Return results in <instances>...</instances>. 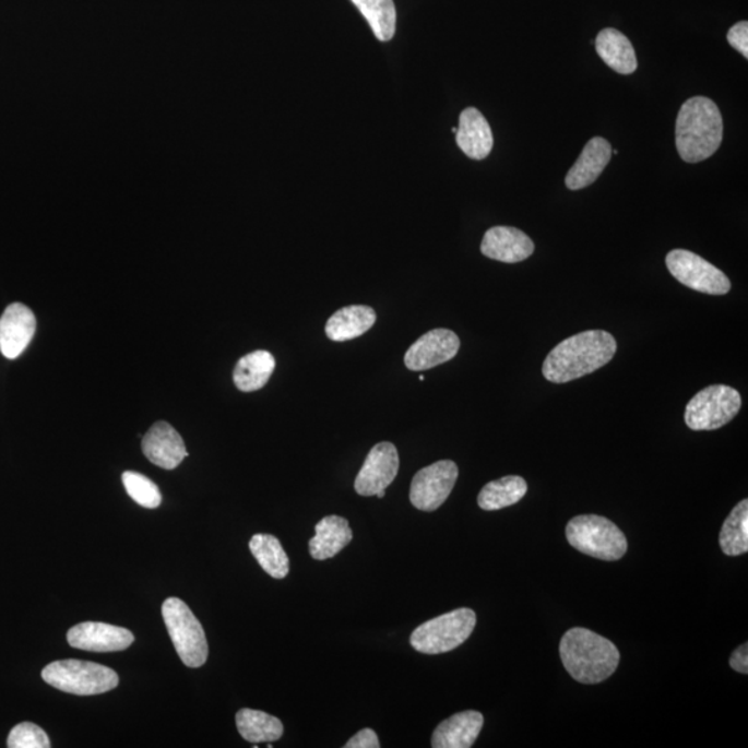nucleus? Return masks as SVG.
<instances>
[{"label":"nucleus","mask_w":748,"mask_h":748,"mask_svg":"<svg viewBox=\"0 0 748 748\" xmlns=\"http://www.w3.org/2000/svg\"><path fill=\"white\" fill-rule=\"evenodd\" d=\"M616 353L617 342L610 333L586 330L556 345L542 365V373L551 383H569L603 368Z\"/></svg>","instance_id":"f257e3e1"},{"label":"nucleus","mask_w":748,"mask_h":748,"mask_svg":"<svg viewBox=\"0 0 748 748\" xmlns=\"http://www.w3.org/2000/svg\"><path fill=\"white\" fill-rule=\"evenodd\" d=\"M724 138L719 106L709 97H691L680 107L675 123V144L680 158L698 164L714 156Z\"/></svg>","instance_id":"f03ea898"},{"label":"nucleus","mask_w":748,"mask_h":748,"mask_svg":"<svg viewBox=\"0 0 748 748\" xmlns=\"http://www.w3.org/2000/svg\"><path fill=\"white\" fill-rule=\"evenodd\" d=\"M560 657L567 673L585 685L610 678L620 664L616 644L585 628H572L563 634Z\"/></svg>","instance_id":"7ed1b4c3"},{"label":"nucleus","mask_w":748,"mask_h":748,"mask_svg":"<svg viewBox=\"0 0 748 748\" xmlns=\"http://www.w3.org/2000/svg\"><path fill=\"white\" fill-rule=\"evenodd\" d=\"M566 536L572 548L601 560H620L628 550L626 535L602 515H577L567 524Z\"/></svg>","instance_id":"20e7f679"},{"label":"nucleus","mask_w":748,"mask_h":748,"mask_svg":"<svg viewBox=\"0 0 748 748\" xmlns=\"http://www.w3.org/2000/svg\"><path fill=\"white\" fill-rule=\"evenodd\" d=\"M43 678L51 688L76 696H95L116 689L120 678L115 669L81 660H60L46 665Z\"/></svg>","instance_id":"39448f33"},{"label":"nucleus","mask_w":748,"mask_h":748,"mask_svg":"<svg viewBox=\"0 0 748 748\" xmlns=\"http://www.w3.org/2000/svg\"><path fill=\"white\" fill-rule=\"evenodd\" d=\"M163 618L186 667L200 668L204 665L209 658L207 638L189 606L178 597H168L163 605Z\"/></svg>","instance_id":"423d86ee"},{"label":"nucleus","mask_w":748,"mask_h":748,"mask_svg":"<svg viewBox=\"0 0 748 748\" xmlns=\"http://www.w3.org/2000/svg\"><path fill=\"white\" fill-rule=\"evenodd\" d=\"M477 616L472 608H458L432 618L416 628L411 637L412 648L423 654L452 652L471 638Z\"/></svg>","instance_id":"0eeeda50"},{"label":"nucleus","mask_w":748,"mask_h":748,"mask_svg":"<svg viewBox=\"0 0 748 748\" xmlns=\"http://www.w3.org/2000/svg\"><path fill=\"white\" fill-rule=\"evenodd\" d=\"M741 407L740 392L729 385L707 387L685 409L686 426L693 431H713L735 419Z\"/></svg>","instance_id":"6e6552de"},{"label":"nucleus","mask_w":748,"mask_h":748,"mask_svg":"<svg viewBox=\"0 0 748 748\" xmlns=\"http://www.w3.org/2000/svg\"><path fill=\"white\" fill-rule=\"evenodd\" d=\"M670 275L684 286L710 296H724L731 292V281L719 268L688 250H673L665 258Z\"/></svg>","instance_id":"1a4fd4ad"},{"label":"nucleus","mask_w":748,"mask_h":748,"mask_svg":"<svg viewBox=\"0 0 748 748\" xmlns=\"http://www.w3.org/2000/svg\"><path fill=\"white\" fill-rule=\"evenodd\" d=\"M459 476L455 462L440 461L416 473L411 485V502L423 512H435L441 508Z\"/></svg>","instance_id":"9d476101"},{"label":"nucleus","mask_w":748,"mask_h":748,"mask_svg":"<svg viewBox=\"0 0 748 748\" xmlns=\"http://www.w3.org/2000/svg\"><path fill=\"white\" fill-rule=\"evenodd\" d=\"M400 471V455L394 443L380 442L370 449L363 468L355 478V491L363 497H376L394 482Z\"/></svg>","instance_id":"9b49d317"},{"label":"nucleus","mask_w":748,"mask_h":748,"mask_svg":"<svg viewBox=\"0 0 748 748\" xmlns=\"http://www.w3.org/2000/svg\"><path fill=\"white\" fill-rule=\"evenodd\" d=\"M459 348L461 340L452 330H430L406 351L405 366L414 371L432 369L455 358Z\"/></svg>","instance_id":"f8f14e48"},{"label":"nucleus","mask_w":748,"mask_h":748,"mask_svg":"<svg viewBox=\"0 0 748 748\" xmlns=\"http://www.w3.org/2000/svg\"><path fill=\"white\" fill-rule=\"evenodd\" d=\"M67 641L74 649L85 652L111 653L127 650L135 637L126 628L105 622H82L67 633Z\"/></svg>","instance_id":"ddd939ff"},{"label":"nucleus","mask_w":748,"mask_h":748,"mask_svg":"<svg viewBox=\"0 0 748 748\" xmlns=\"http://www.w3.org/2000/svg\"><path fill=\"white\" fill-rule=\"evenodd\" d=\"M36 330L35 314L23 304H12L0 318V353L19 358L28 347Z\"/></svg>","instance_id":"4468645a"},{"label":"nucleus","mask_w":748,"mask_h":748,"mask_svg":"<svg viewBox=\"0 0 748 748\" xmlns=\"http://www.w3.org/2000/svg\"><path fill=\"white\" fill-rule=\"evenodd\" d=\"M144 456L165 471H174L189 453L179 432L167 422H157L143 437Z\"/></svg>","instance_id":"2eb2a0df"},{"label":"nucleus","mask_w":748,"mask_h":748,"mask_svg":"<svg viewBox=\"0 0 748 748\" xmlns=\"http://www.w3.org/2000/svg\"><path fill=\"white\" fill-rule=\"evenodd\" d=\"M535 245L524 231L512 226H495L487 230L482 242V252L491 260L504 264H518L534 254Z\"/></svg>","instance_id":"dca6fc26"},{"label":"nucleus","mask_w":748,"mask_h":748,"mask_svg":"<svg viewBox=\"0 0 748 748\" xmlns=\"http://www.w3.org/2000/svg\"><path fill=\"white\" fill-rule=\"evenodd\" d=\"M612 146L605 138L596 136L586 143L574 165L566 177L570 190L587 188L605 171L612 159Z\"/></svg>","instance_id":"f3484780"},{"label":"nucleus","mask_w":748,"mask_h":748,"mask_svg":"<svg viewBox=\"0 0 748 748\" xmlns=\"http://www.w3.org/2000/svg\"><path fill=\"white\" fill-rule=\"evenodd\" d=\"M455 135L458 146L467 157L484 159L491 153L494 146L491 127L477 108L468 107L462 111Z\"/></svg>","instance_id":"a211bd4d"},{"label":"nucleus","mask_w":748,"mask_h":748,"mask_svg":"<svg viewBox=\"0 0 748 748\" xmlns=\"http://www.w3.org/2000/svg\"><path fill=\"white\" fill-rule=\"evenodd\" d=\"M484 725V716L478 711H463L441 722L432 735L435 748H468L476 743Z\"/></svg>","instance_id":"6ab92c4d"},{"label":"nucleus","mask_w":748,"mask_h":748,"mask_svg":"<svg viewBox=\"0 0 748 748\" xmlns=\"http://www.w3.org/2000/svg\"><path fill=\"white\" fill-rule=\"evenodd\" d=\"M314 536L309 539V554L314 560L332 559L354 538L348 520L340 515H328L314 527Z\"/></svg>","instance_id":"aec40b11"},{"label":"nucleus","mask_w":748,"mask_h":748,"mask_svg":"<svg viewBox=\"0 0 748 748\" xmlns=\"http://www.w3.org/2000/svg\"><path fill=\"white\" fill-rule=\"evenodd\" d=\"M373 308L351 306L339 309L326 323V335L332 342L342 343L358 339L376 323Z\"/></svg>","instance_id":"412c9836"},{"label":"nucleus","mask_w":748,"mask_h":748,"mask_svg":"<svg viewBox=\"0 0 748 748\" xmlns=\"http://www.w3.org/2000/svg\"><path fill=\"white\" fill-rule=\"evenodd\" d=\"M596 51L601 59L618 74L629 75L638 69L633 46L620 31L606 28L598 33Z\"/></svg>","instance_id":"4be33fe9"},{"label":"nucleus","mask_w":748,"mask_h":748,"mask_svg":"<svg viewBox=\"0 0 748 748\" xmlns=\"http://www.w3.org/2000/svg\"><path fill=\"white\" fill-rule=\"evenodd\" d=\"M275 368L276 360L271 353L264 349L254 351L237 363L234 371L235 384L242 392L261 390L270 381Z\"/></svg>","instance_id":"5701e85b"},{"label":"nucleus","mask_w":748,"mask_h":748,"mask_svg":"<svg viewBox=\"0 0 748 748\" xmlns=\"http://www.w3.org/2000/svg\"><path fill=\"white\" fill-rule=\"evenodd\" d=\"M529 491V485L520 476H508L488 483L478 495V507L488 512L519 503Z\"/></svg>","instance_id":"b1692460"},{"label":"nucleus","mask_w":748,"mask_h":748,"mask_svg":"<svg viewBox=\"0 0 748 748\" xmlns=\"http://www.w3.org/2000/svg\"><path fill=\"white\" fill-rule=\"evenodd\" d=\"M237 731L242 739L250 743H272L283 736V724L276 716L250 709L236 714Z\"/></svg>","instance_id":"393cba45"},{"label":"nucleus","mask_w":748,"mask_h":748,"mask_svg":"<svg viewBox=\"0 0 748 748\" xmlns=\"http://www.w3.org/2000/svg\"><path fill=\"white\" fill-rule=\"evenodd\" d=\"M250 550L252 556L262 567V570L268 572L272 578L282 580L288 575L290 571V561L283 549L281 541L276 536L270 534H257L250 541Z\"/></svg>","instance_id":"a878e982"},{"label":"nucleus","mask_w":748,"mask_h":748,"mask_svg":"<svg viewBox=\"0 0 748 748\" xmlns=\"http://www.w3.org/2000/svg\"><path fill=\"white\" fill-rule=\"evenodd\" d=\"M722 551L727 556H740L748 550V500H741L727 515L720 534Z\"/></svg>","instance_id":"bb28decb"},{"label":"nucleus","mask_w":748,"mask_h":748,"mask_svg":"<svg viewBox=\"0 0 748 748\" xmlns=\"http://www.w3.org/2000/svg\"><path fill=\"white\" fill-rule=\"evenodd\" d=\"M369 23L376 38L389 43L396 29L394 0H351Z\"/></svg>","instance_id":"cd10ccee"},{"label":"nucleus","mask_w":748,"mask_h":748,"mask_svg":"<svg viewBox=\"0 0 748 748\" xmlns=\"http://www.w3.org/2000/svg\"><path fill=\"white\" fill-rule=\"evenodd\" d=\"M123 487L129 497L138 504L146 509H157L163 502L162 492L152 479L136 472H126L122 474Z\"/></svg>","instance_id":"c85d7f7f"},{"label":"nucleus","mask_w":748,"mask_h":748,"mask_svg":"<svg viewBox=\"0 0 748 748\" xmlns=\"http://www.w3.org/2000/svg\"><path fill=\"white\" fill-rule=\"evenodd\" d=\"M50 746L46 732L31 722L14 726L8 739L10 748H49Z\"/></svg>","instance_id":"c756f323"},{"label":"nucleus","mask_w":748,"mask_h":748,"mask_svg":"<svg viewBox=\"0 0 748 748\" xmlns=\"http://www.w3.org/2000/svg\"><path fill=\"white\" fill-rule=\"evenodd\" d=\"M727 43L748 59V23L735 24L727 33Z\"/></svg>","instance_id":"7c9ffc66"},{"label":"nucleus","mask_w":748,"mask_h":748,"mask_svg":"<svg viewBox=\"0 0 748 748\" xmlns=\"http://www.w3.org/2000/svg\"><path fill=\"white\" fill-rule=\"evenodd\" d=\"M344 747L345 748H379L380 741H379L378 735H376V732L369 729V727H366V729L358 732V734L355 735L353 737V739H349L347 745H345Z\"/></svg>","instance_id":"2f4dec72"},{"label":"nucleus","mask_w":748,"mask_h":748,"mask_svg":"<svg viewBox=\"0 0 748 748\" xmlns=\"http://www.w3.org/2000/svg\"><path fill=\"white\" fill-rule=\"evenodd\" d=\"M731 667L740 674H748V644L737 648L731 657Z\"/></svg>","instance_id":"473e14b6"}]
</instances>
